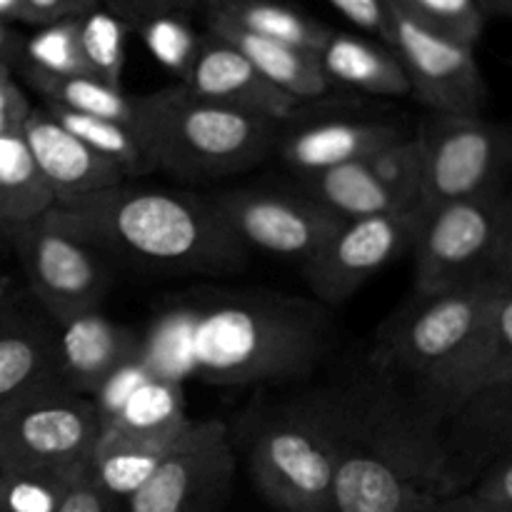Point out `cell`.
<instances>
[{
    "instance_id": "6da1fadb",
    "label": "cell",
    "mask_w": 512,
    "mask_h": 512,
    "mask_svg": "<svg viewBox=\"0 0 512 512\" xmlns=\"http://www.w3.org/2000/svg\"><path fill=\"white\" fill-rule=\"evenodd\" d=\"M303 398L333 455V512H413L463 490L440 423L395 380L370 375Z\"/></svg>"
},
{
    "instance_id": "7a4b0ae2",
    "label": "cell",
    "mask_w": 512,
    "mask_h": 512,
    "mask_svg": "<svg viewBox=\"0 0 512 512\" xmlns=\"http://www.w3.org/2000/svg\"><path fill=\"white\" fill-rule=\"evenodd\" d=\"M48 218L103 258L170 275L238 273L248 250L225 228L213 203L200 195L125 188L63 200Z\"/></svg>"
},
{
    "instance_id": "3957f363",
    "label": "cell",
    "mask_w": 512,
    "mask_h": 512,
    "mask_svg": "<svg viewBox=\"0 0 512 512\" xmlns=\"http://www.w3.org/2000/svg\"><path fill=\"white\" fill-rule=\"evenodd\" d=\"M185 325V380L265 385L303 380L328 353L323 310L278 293H230L178 305Z\"/></svg>"
},
{
    "instance_id": "277c9868",
    "label": "cell",
    "mask_w": 512,
    "mask_h": 512,
    "mask_svg": "<svg viewBox=\"0 0 512 512\" xmlns=\"http://www.w3.org/2000/svg\"><path fill=\"white\" fill-rule=\"evenodd\" d=\"M133 130L153 170L183 180H213L263 163L278 150L283 125L173 85L135 95Z\"/></svg>"
},
{
    "instance_id": "5b68a950",
    "label": "cell",
    "mask_w": 512,
    "mask_h": 512,
    "mask_svg": "<svg viewBox=\"0 0 512 512\" xmlns=\"http://www.w3.org/2000/svg\"><path fill=\"white\" fill-rule=\"evenodd\" d=\"M505 280L488 278L440 293H415L380 328L373 365L380 375L423 383L443 365L458 358L475 330L493 308Z\"/></svg>"
},
{
    "instance_id": "8992f818",
    "label": "cell",
    "mask_w": 512,
    "mask_h": 512,
    "mask_svg": "<svg viewBox=\"0 0 512 512\" xmlns=\"http://www.w3.org/2000/svg\"><path fill=\"white\" fill-rule=\"evenodd\" d=\"M250 478L283 512H333V455L305 398L250 420L245 435Z\"/></svg>"
},
{
    "instance_id": "52a82bcc",
    "label": "cell",
    "mask_w": 512,
    "mask_h": 512,
    "mask_svg": "<svg viewBox=\"0 0 512 512\" xmlns=\"http://www.w3.org/2000/svg\"><path fill=\"white\" fill-rule=\"evenodd\" d=\"M423 210L503 193L512 173V130L483 115L428 113L415 130Z\"/></svg>"
},
{
    "instance_id": "ba28073f",
    "label": "cell",
    "mask_w": 512,
    "mask_h": 512,
    "mask_svg": "<svg viewBox=\"0 0 512 512\" xmlns=\"http://www.w3.org/2000/svg\"><path fill=\"white\" fill-rule=\"evenodd\" d=\"M510 218L508 190L428 210L413 245L415 293H440L495 278Z\"/></svg>"
},
{
    "instance_id": "9c48e42d",
    "label": "cell",
    "mask_w": 512,
    "mask_h": 512,
    "mask_svg": "<svg viewBox=\"0 0 512 512\" xmlns=\"http://www.w3.org/2000/svg\"><path fill=\"white\" fill-rule=\"evenodd\" d=\"M103 423L93 398L60 380L0 405V468H78L88 463Z\"/></svg>"
},
{
    "instance_id": "30bf717a",
    "label": "cell",
    "mask_w": 512,
    "mask_h": 512,
    "mask_svg": "<svg viewBox=\"0 0 512 512\" xmlns=\"http://www.w3.org/2000/svg\"><path fill=\"white\" fill-rule=\"evenodd\" d=\"M33 298L53 323L100 310L110 288L108 258L48 218L8 235Z\"/></svg>"
},
{
    "instance_id": "8fae6325",
    "label": "cell",
    "mask_w": 512,
    "mask_h": 512,
    "mask_svg": "<svg viewBox=\"0 0 512 512\" xmlns=\"http://www.w3.org/2000/svg\"><path fill=\"white\" fill-rule=\"evenodd\" d=\"M208 200L245 250L293 260L300 268L343 223L298 190L230 188L208 195Z\"/></svg>"
},
{
    "instance_id": "7c38bea8",
    "label": "cell",
    "mask_w": 512,
    "mask_h": 512,
    "mask_svg": "<svg viewBox=\"0 0 512 512\" xmlns=\"http://www.w3.org/2000/svg\"><path fill=\"white\" fill-rule=\"evenodd\" d=\"M390 18L388 48L398 55L410 83V95L430 113L483 115L488 85L475 48L423 28L398 5L383 0Z\"/></svg>"
},
{
    "instance_id": "4fadbf2b",
    "label": "cell",
    "mask_w": 512,
    "mask_h": 512,
    "mask_svg": "<svg viewBox=\"0 0 512 512\" xmlns=\"http://www.w3.org/2000/svg\"><path fill=\"white\" fill-rule=\"evenodd\" d=\"M233 473V440L225 423L193 420L128 500V512H210L228 493Z\"/></svg>"
},
{
    "instance_id": "5bb4252c",
    "label": "cell",
    "mask_w": 512,
    "mask_h": 512,
    "mask_svg": "<svg viewBox=\"0 0 512 512\" xmlns=\"http://www.w3.org/2000/svg\"><path fill=\"white\" fill-rule=\"evenodd\" d=\"M425 213H385L343 220L323 248L303 265L315 298L343 305L403 253L413 250Z\"/></svg>"
},
{
    "instance_id": "9a60e30c",
    "label": "cell",
    "mask_w": 512,
    "mask_h": 512,
    "mask_svg": "<svg viewBox=\"0 0 512 512\" xmlns=\"http://www.w3.org/2000/svg\"><path fill=\"white\" fill-rule=\"evenodd\" d=\"M512 375V283H505L493 308L458 358L413 385L410 393L443 425L455 408L480 390Z\"/></svg>"
},
{
    "instance_id": "2e32d148",
    "label": "cell",
    "mask_w": 512,
    "mask_h": 512,
    "mask_svg": "<svg viewBox=\"0 0 512 512\" xmlns=\"http://www.w3.org/2000/svg\"><path fill=\"white\" fill-rule=\"evenodd\" d=\"M178 85L210 103L243 110L278 125L295 123L305 105L275 88L238 48L213 33L203 35L198 53Z\"/></svg>"
},
{
    "instance_id": "e0dca14e",
    "label": "cell",
    "mask_w": 512,
    "mask_h": 512,
    "mask_svg": "<svg viewBox=\"0 0 512 512\" xmlns=\"http://www.w3.org/2000/svg\"><path fill=\"white\" fill-rule=\"evenodd\" d=\"M20 138L28 145L35 168L53 193L55 203L85 198L125 183L120 165L88 148L45 108L30 110Z\"/></svg>"
},
{
    "instance_id": "ac0fdd59",
    "label": "cell",
    "mask_w": 512,
    "mask_h": 512,
    "mask_svg": "<svg viewBox=\"0 0 512 512\" xmlns=\"http://www.w3.org/2000/svg\"><path fill=\"white\" fill-rule=\"evenodd\" d=\"M55 353L60 383L93 398L115 370L138 358L140 335L90 310L55 323Z\"/></svg>"
},
{
    "instance_id": "d6986e66",
    "label": "cell",
    "mask_w": 512,
    "mask_h": 512,
    "mask_svg": "<svg viewBox=\"0 0 512 512\" xmlns=\"http://www.w3.org/2000/svg\"><path fill=\"white\" fill-rule=\"evenodd\" d=\"M440 430L455 478L465 490L490 463L512 455V375L465 400Z\"/></svg>"
},
{
    "instance_id": "ffe728a7",
    "label": "cell",
    "mask_w": 512,
    "mask_h": 512,
    "mask_svg": "<svg viewBox=\"0 0 512 512\" xmlns=\"http://www.w3.org/2000/svg\"><path fill=\"white\" fill-rule=\"evenodd\" d=\"M405 130L388 120L368 118H323L308 123H293L280 133L278 153L295 175L335 168L345 163H360L375 150L393 140L405 138Z\"/></svg>"
},
{
    "instance_id": "44dd1931",
    "label": "cell",
    "mask_w": 512,
    "mask_h": 512,
    "mask_svg": "<svg viewBox=\"0 0 512 512\" xmlns=\"http://www.w3.org/2000/svg\"><path fill=\"white\" fill-rule=\"evenodd\" d=\"M208 28L220 40L238 48L265 80H270L275 88H280L300 103H318V100L333 98V93H340L325 78L318 55L278 43V40H268L263 35L248 33V30L218 18V15H210Z\"/></svg>"
},
{
    "instance_id": "7402d4cb",
    "label": "cell",
    "mask_w": 512,
    "mask_h": 512,
    "mask_svg": "<svg viewBox=\"0 0 512 512\" xmlns=\"http://www.w3.org/2000/svg\"><path fill=\"white\" fill-rule=\"evenodd\" d=\"M193 420L185 413L183 385L155 375L153 370L125 395L120 408L103 423L100 433L130 443L173 448Z\"/></svg>"
},
{
    "instance_id": "603a6c76",
    "label": "cell",
    "mask_w": 512,
    "mask_h": 512,
    "mask_svg": "<svg viewBox=\"0 0 512 512\" xmlns=\"http://www.w3.org/2000/svg\"><path fill=\"white\" fill-rule=\"evenodd\" d=\"M318 63L338 90H358L380 98L410 95L408 75L398 55L375 40L333 30L320 48Z\"/></svg>"
},
{
    "instance_id": "cb8c5ba5",
    "label": "cell",
    "mask_w": 512,
    "mask_h": 512,
    "mask_svg": "<svg viewBox=\"0 0 512 512\" xmlns=\"http://www.w3.org/2000/svg\"><path fill=\"white\" fill-rule=\"evenodd\" d=\"M298 193L313 198L315 203L323 205L325 210H330L340 220L405 213L390 198L388 190L380 185V180L365 165V160L298 175Z\"/></svg>"
},
{
    "instance_id": "d4e9b609",
    "label": "cell",
    "mask_w": 512,
    "mask_h": 512,
    "mask_svg": "<svg viewBox=\"0 0 512 512\" xmlns=\"http://www.w3.org/2000/svg\"><path fill=\"white\" fill-rule=\"evenodd\" d=\"M60 380L55 333L10 318L0 325V405L28 390Z\"/></svg>"
},
{
    "instance_id": "484cf974",
    "label": "cell",
    "mask_w": 512,
    "mask_h": 512,
    "mask_svg": "<svg viewBox=\"0 0 512 512\" xmlns=\"http://www.w3.org/2000/svg\"><path fill=\"white\" fill-rule=\"evenodd\" d=\"M55 205L20 135H0V233L10 235Z\"/></svg>"
},
{
    "instance_id": "4316f807",
    "label": "cell",
    "mask_w": 512,
    "mask_h": 512,
    "mask_svg": "<svg viewBox=\"0 0 512 512\" xmlns=\"http://www.w3.org/2000/svg\"><path fill=\"white\" fill-rule=\"evenodd\" d=\"M210 15L228 20L248 33L263 35L268 40L293 45L305 53L318 55L333 30L318 20L308 18L293 5H285L280 0H238L225 8L210 10Z\"/></svg>"
},
{
    "instance_id": "83f0119b",
    "label": "cell",
    "mask_w": 512,
    "mask_h": 512,
    "mask_svg": "<svg viewBox=\"0 0 512 512\" xmlns=\"http://www.w3.org/2000/svg\"><path fill=\"white\" fill-rule=\"evenodd\" d=\"M18 70L30 88L43 95V103L133 125V95H125L123 88L103 83L93 75H55L28 65H20Z\"/></svg>"
},
{
    "instance_id": "f1b7e54d",
    "label": "cell",
    "mask_w": 512,
    "mask_h": 512,
    "mask_svg": "<svg viewBox=\"0 0 512 512\" xmlns=\"http://www.w3.org/2000/svg\"><path fill=\"white\" fill-rule=\"evenodd\" d=\"M43 108L48 110L65 130H70L75 138L83 140L88 148H93L95 153H100L103 158L120 165L125 178H140V175L145 173H153V168H150L148 163V155H145L133 125L98 118V115L75 113V110L60 108V105L53 103H43Z\"/></svg>"
},
{
    "instance_id": "f546056e",
    "label": "cell",
    "mask_w": 512,
    "mask_h": 512,
    "mask_svg": "<svg viewBox=\"0 0 512 512\" xmlns=\"http://www.w3.org/2000/svg\"><path fill=\"white\" fill-rule=\"evenodd\" d=\"M78 468H28L3 470L0 512H60Z\"/></svg>"
},
{
    "instance_id": "4dcf8cb0",
    "label": "cell",
    "mask_w": 512,
    "mask_h": 512,
    "mask_svg": "<svg viewBox=\"0 0 512 512\" xmlns=\"http://www.w3.org/2000/svg\"><path fill=\"white\" fill-rule=\"evenodd\" d=\"M365 165L373 170L390 198L405 213H425L423 210V165H420L418 145L413 135L393 140L385 148L375 150Z\"/></svg>"
},
{
    "instance_id": "1f68e13d",
    "label": "cell",
    "mask_w": 512,
    "mask_h": 512,
    "mask_svg": "<svg viewBox=\"0 0 512 512\" xmlns=\"http://www.w3.org/2000/svg\"><path fill=\"white\" fill-rule=\"evenodd\" d=\"M128 25L110 10L98 8L80 15V45L88 73L103 83L120 88L125 68V35Z\"/></svg>"
},
{
    "instance_id": "d6a6232c",
    "label": "cell",
    "mask_w": 512,
    "mask_h": 512,
    "mask_svg": "<svg viewBox=\"0 0 512 512\" xmlns=\"http://www.w3.org/2000/svg\"><path fill=\"white\" fill-rule=\"evenodd\" d=\"M20 65L55 75H90L80 45V15L43 25L38 33L25 38L18 68Z\"/></svg>"
},
{
    "instance_id": "836d02e7",
    "label": "cell",
    "mask_w": 512,
    "mask_h": 512,
    "mask_svg": "<svg viewBox=\"0 0 512 512\" xmlns=\"http://www.w3.org/2000/svg\"><path fill=\"white\" fill-rule=\"evenodd\" d=\"M408 18L443 38L470 45L480 40L485 28L483 0H390Z\"/></svg>"
},
{
    "instance_id": "e575fe53",
    "label": "cell",
    "mask_w": 512,
    "mask_h": 512,
    "mask_svg": "<svg viewBox=\"0 0 512 512\" xmlns=\"http://www.w3.org/2000/svg\"><path fill=\"white\" fill-rule=\"evenodd\" d=\"M135 30L140 33L143 43L148 45L150 55L160 65L178 73V78H183L185 70L190 68L200 48V40H203L188 28V23L180 15H158V18L140 23Z\"/></svg>"
},
{
    "instance_id": "d590c367",
    "label": "cell",
    "mask_w": 512,
    "mask_h": 512,
    "mask_svg": "<svg viewBox=\"0 0 512 512\" xmlns=\"http://www.w3.org/2000/svg\"><path fill=\"white\" fill-rule=\"evenodd\" d=\"M328 3L355 28L375 35L383 45L390 43V18L383 0H328Z\"/></svg>"
},
{
    "instance_id": "8d00e7d4",
    "label": "cell",
    "mask_w": 512,
    "mask_h": 512,
    "mask_svg": "<svg viewBox=\"0 0 512 512\" xmlns=\"http://www.w3.org/2000/svg\"><path fill=\"white\" fill-rule=\"evenodd\" d=\"M100 5L118 15L128 28H138L140 23L158 15H180L193 8V0H100Z\"/></svg>"
},
{
    "instance_id": "74e56055",
    "label": "cell",
    "mask_w": 512,
    "mask_h": 512,
    "mask_svg": "<svg viewBox=\"0 0 512 512\" xmlns=\"http://www.w3.org/2000/svg\"><path fill=\"white\" fill-rule=\"evenodd\" d=\"M98 5L100 0H20V23L43 28L63 18H78Z\"/></svg>"
},
{
    "instance_id": "f35d334b",
    "label": "cell",
    "mask_w": 512,
    "mask_h": 512,
    "mask_svg": "<svg viewBox=\"0 0 512 512\" xmlns=\"http://www.w3.org/2000/svg\"><path fill=\"white\" fill-rule=\"evenodd\" d=\"M60 512H115V500L95 485V480L90 478L83 465L78 478L70 485L63 505H60Z\"/></svg>"
},
{
    "instance_id": "ab89813d",
    "label": "cell",
    "mask_w": 512,
    "mask_h": 512,
    "mask_svg": "<svg viewBox=\"0 0 512 512\" xmlns=\"http://www.w3.org/2000/svg\"><path fill=\"white\" fill-rule=\"evenodd\" d=\"M470 490L480 498L493 500V503L512 505V455L490 463Z\"/></svg>"
},
{
    "instance_id": "60d3db41",
    "label": "cell",
    "mask_w": 512,
    "mask_h": 512,
    "mask_svg": "<svg viewBox=\"0 0 512 512\" xmlns=\"http://www.w3.org/2000/svg\"><path fill=\"white\" fill-rule=\"evenodd\" d=\"M33 105L13 78L0 80V135H20Z\"/></svg>"
},
{
    "instance_id": "b9f144b4",
    "label": "cell",
    "mask_w": 512,
    "mask_h": 512,
    "mask_svg": "<svg viewBox=\"0 0 512 512\" xmlns=\"http://www.w3.org/2000/svg\"><path fill=\"white\" fill-rule=\"evenodd\" d=\"M413 512H512V505H500L475 495L473 490H460L450 495H435Z\"/></svg>"
},
{
    "instance_id": "7bdbcfd3",
    "label": "cell",
    "mask_w": 512,
    "mask_h": 512,
    "mask_svg": "<svg viewBox=\"0 0 512 512\" xmlns=\"http://www.w3.org/2000/svg\"><path fill=\"white\" fill-rule=\"evenodd\" d=\"M25 38L13 28L10 23L0 20V60L8 65H13V70L18 68L20 58H23Z\"/></svg>"
},
{
    "instance_id": "ee69618b",
    "label": "cell",
    "mask_w": 512,
    "mask_h": 512,
    "mask_svg": "<svg viewBox=\"0 0 512 512\" xmlns=\"http://www.w3.org/2000/svg\"><path fill=\"white\" fill-rule=\"evenodd\" d=\"M495 278L505 280V283H512V218L508 225V233H505L503 250H500L498 265H495Z\"/></svg>"
},
{
    "instance_id": "f6af8a7d",
    "label": "cell",
    "mask_w": 512,
    "mask_h": 512,
    "mask_svg": "<svg viewBox=\"0 0 512 512\" xmlns=\"http://www.w3.org/2000/svg\"><path fill=\"white\" fill-rule=\"evenodd\" d=\"M15 318L13 315V295H10V285H8V278H5V273L0 270V325L5 323V320Z\"/></svg>"
},
{
    "instance_id": "bcb514c9",
    "label": "cell",
    "mask_w": 512,
    "mask_h": 512,
    "mask_svg": "<svg viewBox=\"0 0 512 512\" xmlns=\"http://www.w3.org/2000/svg\"><path fill=\"white\" fill-rule=\"evenodd\" d=\"M0 20L5 23L20 20V0H0Z\"/></svg>"
},
{
    "instance_id": "7dc6e473",
    "label": "cell",
    "mask_w": 512,
    "mask_h": 512,
    "mask_svg": "<svg viewBox=\"0 0 512 512\" xmlns=\"http://www.w3.org/2000/svg\"><path fill=\"white\" fill-rule=\"evenodd\" d=\"M485 10H495V13L503 15H512V0H483Z\"/></svg>"
},
{
    "instance_id": "c3c4849f",
    "label": "cell",
    "mask_w": 512,
    "mask_h": 512,
    "mask_svg": "<svg viewBox=\"0 0 512 512\" xmlns=\"http://www.w3.org/2000/svg\"><path fill=\"white\" fill-rule=\"evenodd\" d=\"M193 3L195 5L205 3L210 10H218V8H225V5H230V3H238V0H193Z\"/></svg>"
},
{
    "instance_id": "681fc988",
    "label": "cell",
    "mask_w": 512,
    "mask_h": 512,
    "mask_svg": "<svg viewBox=\"0 0 512 512\" xmlns=\"http://www.w3.org/2000/svg\"><path fill=\"white\" fill-rule=\"evenodd\" d=\"M8 78H13V65H8L0 60V80H8Z\"/></svg>"
},
{
    "instance_id": "f907efd6",
    "label": "cell",
    "mask_w": 512,
    "mask_h": 512,
    "mask_svg": "<svg viewBox=\"0 0 512 512\" xmlns=\"http://www.w3.org/2000/svg\"><path fill=\"white\" fill-rule=\"evenodd\" d=\"M0 480H3V468H0Z\"/></svg>"
}]
</instances>
